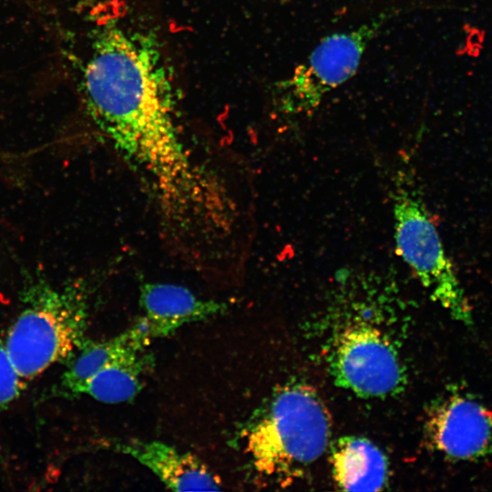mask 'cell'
Masks as SVG:
<instances>
[{"label":"cell","mask_w":492,"mask_h":492,"mask_svg":"<svg viewBox=\"0 0 492 492\" xmlns=\"http://www.w3.org/2000/svg\"><path fill=\"white\" fill-rule=\"evenodd\" d=\"M28 302L5 344L22 380L39 375L80 346L87 313V296L80 284L34 287Z\"/></svg>","instance_id":"cell-4"},{"label":"cell","mask_w":492,"mask_h":492,"mask_svg":"<svg viewBox=\"0 0 492 492\" xmlns=\"http://www.w3.org/2000/svg\"><path fill=\"white\" fill-rule=\"evenodd\" d=\"M151 343L144 325L138 320L113 338L85 345L64 374L62 384L72 394H81L87 382L98 371L131 353L145 351Z\"/></svg>","instance_id":"cell-11"},{"label":"cell","mask_w":492,"mask_h":492,"mask_svg":"<svg viewBox=\"0 0 492 492\" xmlns=\"http://www.w3.org/2000/svg\"><path fill=\"white\" fill-rule=\"evenodd\" d=\"M426 432L431 445L457 460H473L492 450V413L480 402L450 394L430 409Z\"/></svg>","instance_id":"cell-7"},{"label":"cell","mask_w":492,"mask_h":492,"mask_svg":"<svg viewBox=\"0 0 492 492\" xmlns=\"http://www.w3.org/2000/svg\"><path fill=\"white\" fill-rule=\"evenodd\" d=\"M139 318L151 341L169 336L184 324L219 315L225 302L202 299L190 289L173 283L145 282L139 288Z\"/></svg>","instance_id":"cell-8"},{"label":"cell","mask_w":492,"mask_h":492,"mask_svg":"<svg viewBox=\"0 0 492 492\" xmlns=\"http://www.w3.org/2000/svg\"><path fill=\"white\" fill-rule=\"evenodd\" d=\"M82 85L89 116L140 179L165 232L190 235L224 214L231 193L187 147L171 81L151 34L118 21L103 24Z\"/></svg>","instance_id":"cell-1"},{"label":"cell","mask_w":492,"mask_h":492,"mask_svg":"<svg viewBox=\"0 0 492 492\" xmlns=\"http://www.w3.org/2000/svg\"><path fill=\"white\" fill-rule=\"evenodd\" d=\"M392 190L395 240L398 254L452 317L470 323L471 310L415 180L399 170Z\"/></svg>","instance_id":"cell-5"},{"label":"cell","mask_w":492,"mask_h":492,"mask_svg":"<svg viewBox=\"0 0 492 492\" xmlns=\"http://www.w3.org/2000/svg\"><path fill=\"white\" fill-rule=\"evenodd\" d=\"M333 477L347 491L382 490L388 479L385 455L368 439L340 438L332 448Z\"/></svg>","instance_id":"cell-10"},{"label":"cell","mask_w":492,"mask_h":492,"mask_svg":"<svg viewBox=\"0 0 492 492\" xmlns=\"http://www.w3.org/2000/svg\"><path fill=\"white\" fill-rule=\"evenodd\" d=\"M113 448L136 459L176 491L220 490V479L195 455L160 441H116Z\"/></svg>","instance_id":"cell-9"},{"label":"cell","mask_w":492,"mask_h":492,"mask_svg":"<svg viewBox=\"0 0 492 492\" xmlns=\"http://www.w3.org/2000/svg\"><path fill=\"white\" fill-rule=\"evenodd\" d=\"M22 389V379L12 364L5 345L0 343V412Z\"/></svg>","instance_id":"cell-13"},{"label":"cell","mask_w":492,"mask_h":492,"mask_svg":"<svg viewBox=\"0 0 492 492\" xmlns=\"http://www.w3.org/2000/svg\"><path fill=\"white\" fill-rule=\"evenodd\" d=\"M400 9H387L354 28L326 36L292 74L276 84L274 107L286 116L306 115L357 72L364 52Z\"/></svg>","instance_id":"cell-6"},{"label":"cell","mask_w":492,"mask_h":492,"mask_svg":"<svg viewBox=\"0 0 492 492\" xmlns=\"http://www.w3.org/2000/svg\"><path fill=\"white\" fill-rule=\"evenodd\" d=\"M330 436L326 406L312 386L300 383L277 389L244 431L255 470L277 482L302 475L325 452Z\"/></svg>","instance_id":"cell-3"},{"label":"cell","mask_w":492,"mask_h":492,"mask_svg":"<svg viewBox=\"0 0 492 492\" xmlns=\"http://www.w3.org/2000/svg\"><path fill=\"white\" fill-rule=\"evenodd\" d=\"M148 363L144 351L131 353L98 371L87 382L81 394L106 404L130 401L142 388Z\"/></svg>","instance_id":"cell-12"},{"label":"cell","mask_w":492,"mask_h":492,"mask_svg":"<svg viewBox=\"0 0 492 492\" xmlns=\"http://www.w3.org/2000/svg\"><path fill=\"white\" fill-rule=\"evenodd\" d=\"M321 318V354L336 384L364 397L399 392L406 380L392 292L342 274Z\"/></svg>","instance_id":"cell-2"}]
</instances>
